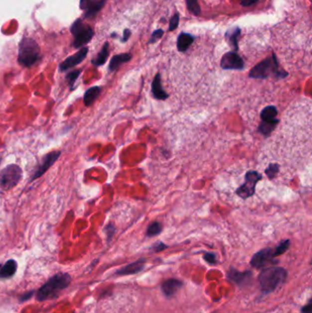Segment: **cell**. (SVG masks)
I'll use <instances>...</instances> for the list:
<instances>
[{"label": "cell", "mask_w": 312, "mask_h": 313, "mask_svg": "<svg viewBox=\"0 0 312 313\" xmlns=\"http://www.w3.org/2000/svg\"><path fill=\"white\" fill-rule=\"evenodd\" d=\"M71 283V277L66 273H59L50 278L42 286L37 293V299L39 302L48 301L58 296L59 292L66 289Z\"/></svg>", "instance_id": "obj_1"}, {"label": "cell", "mask_w": 312, "mask_h": 313, "mask_svg": "<svg viewBox=\"0 0 312 313\" xmlns=\"http://www.w3.org/2000/svg\"><path fill=\"white\" fill-rule=\"evenodd\" d=\"M271 75L280 79L285 78L289 75L286 71L279 68V62L275 53L272 54V56L259 62L249 73V77L254 79H267Z\"/></svg>", "instance_id": "obj_2"}, {"label": "cell", "mask_w": 312, "mask_h": 313, "mask_svg": "<svg viewBox=\"0 0 312 313\" xmlns=\"http://www.w3.org/2000/svg\"><path fill=\"white\" fill-rule=\"evenodd\" d=\"M287 276L288 272L283 268L272 267L264 269L258 278L260 288L263 292L269 293L276 291L279 286L284 283Z\"/></svg>", "instance_id": "obj_3"}, {"label": "cell", "mask_w": 312, "mask_h": 313, "mask_svg": "<svg viewBox=\"0 0 312 313\" xmlns=\"http://www.w3.org/2000/svg\"><path fill=\"white\" fill-rule=\"evenodd\" d=\"M39 56L38 43L31 38H23L18 46V62L24 67H31L39 61Z\"/></svg>", "instance_id": "obj_4"}, {"label": "cell", "mask_w": 312, "mask_h": 313, "mask_svg": "<svg viewBox=\"0 0 312 313\" xmlns=\"http://www.w3.org/2000/svg\"><path fill=\"white\" fill-rule=\"evenodd\" d=\"M71 32L74 37L73 46L75 48H81L88 43L94 36V30L88 25H85L81 19H77L73 23Z\"/></svg>", "instance_id": "obj_5"}, {"label": "cell", "mask_w": 312, "mask_h": 313, "mask_svg": "<svg viewBox=\"0 0 312 313\" xmlns=\"http://www.w3.org/2000/svg\"><path fill=\"white\" fill-rule=\"evenodd\" d=\"M22 178V170L16 164H11L0 173V186L4 190H9L19 182Z\"/></svg>", "instance_id": "obj_6"}, {"label": "cell", "mask_w": 312, "mask_h": 313, "mask_svg": "<svg viewBox=\"0 0 312 313\" xmlns=\"http://www.w3.org/2000/svg\"><path fill=\"white\" fill-rule=\"evenodd\" d=\"M245 178V183L241 185L239 188L235 190V193L236 195L239 196L240 198L246 200L255 194L256 186L257 182L262 179V175L256 170H250L246 172Z\"/></svg>", "instance_id": "obj_7"}, {"label": "cell", "mask_w": 312, "mask_h": 313, "mask_svg": "<svg viewBox=\"0 0 312 313\" xmlns=\"http://www.w3.org/2000/svg\"><path fill=\"white\" fill-rule=\"evenodd\" d=\"M221 67L223 70H243L245 62L236 51H229L222 58Z\"/></svg>", "instance_id": "obj_8"}, {"label": "cell", "mask_w": 312, "mask_h": 313, "mask_svg": "<svg viewBox=\"0 0 312 313\" xmlns=\"http://www.w3.org/2000/svg\"><path fill=\"white\" fill-rule=\"evenodd\" d=\"M274 250L272 248H265L255 254L251 259V266L256 269H262L268 264L274 261Z\"/></svg>", "instance_id": "obj_9"}, {"label": "cell", "mask_w": 312, "mask_h": 313, "mask_svg": "<svg viewBox=\"0 0 312 313\" xmlns=\"http://www.w3.org/2000/svg\"><path fill=\"white\" fill-rule=\"evenodd\" d=\"M60 155H61V151H52V152H50L44 156L42 161L39 164V167L35 170V173L32 177V180L38 179L40 176H42L53 165V163L55 162L56 160L59 158Z\"/></svg>", "instance_id": "obj_10"}, {"label": "cell", "mask_w": 312, "mask_h": 313, "mask_svg": "<svg viewBox=\"0 0 312 313\" xmlns=\"http://www.w3.org/2000/svg\"><path fill=\"white\" fill-rule=\"evenodd\" d=\"M87 52H88L87 47L82 48L77 53H75L74 55H72V56L68 57L66 60H64L63 62H61V65H60V70L61 72H64V71H67L69 69L78 65L79 63H81L85 59V57L87 55Z\"/></svg>", "instance_id": "obj_11"}, {"label": "cell", "mask_w": 312, "mask_h": 313, "mask_svg": "<svg viewBox=\"0 0 312 313\" xmlns=\"http://www.w3.org/2000/svg\"><path fill=\"white\" fill-rule=\"evenodd\" d=\"M152 95L157 100H166L168 95L163 90L161 84V76L159 73H156L155 78L152 82Z\"/></svg>", "instance_id": "obj_12"}, {"label": "cell", "mask_w": 312, "mask_h": 313, "mask_svg": "<svg viewBox=\"0 0 312 313\" xmlns=\"http://www.w3.org/2000/svg\"><path fill=\"white\" fill-rule=\"evenodd\" d=\"M228 278L235 282L236 284L243 285V284H246L248 280H251L252 273L250 271L239 272L236 269H231L229 271Z\"/></svg>", "instance_id": "obj_13"}, {"label": "cell", "mask_w": 312, "mask_h": 313, "mask_svg": "<svg viewBox=\"0 0 312 313\" xmlns=\"http://www.w3.org/2000/svg\"><path fill=\"white\" fill-rule=\"evenodd\" d=\"M145 267V259H140L134 263L129 264L125 268L119 269L117 272V275H133L142 271Z\"/></svg>", "instance_id": "obj_14"}, {"label": "cell", "mask_w": 312, "mask_h": 313, "mask_svg": "<svg viewBox=\"0 0 312 313\" xmlns=\"http://www.w3.org/2000/svg\"><path fill=\"white\" fill-rule=\"evenodd\" d=\"M182 283L178 280H167L162 284L161 290L165 296L171 297L181 288Z\"/></svg>", "instance_id": "obj_15"}, {"label": "cell", "mask_w": 312, "mask_h": 313, "mask_svg": "<svg viewBox=\"0 0 312 313\" xmlns=\"http://www.w3.org/2000/svg\"><path fill=\"white\" fill-rule=\"evenodd\" d=\"M194 39H195V37L190 35V34L184 33V32L179 34L178 41H177V48H178V51L185 52L190 48V45L192 44Z\"/></svg>", "instance_id": "obj_16"}, {"label": "cell", "mask_w": 312, "mask_h": 313, "mask_svg": "<svg viewBox=\"0 0 312 313\" xmlns=\"http://www.w3.org/2000/svg\"><path fill=\"white\" fill-rule=\"evenodd\" d=\"M131 58H132V55L130 53H122V54H118L113 57L109 64V71L110 72L116 71L122 65L123 63L129 62Z\"/></svg>", "instance_id": "obj_17"}, {"label": "cell", "mask_w": 312, "mask_h": 313, "mask_svg": "<svg viewBox=\"0 0 312 313\" xmlns=\"http://www.w3.org/2000/svg\"><path fill=\"white\" fill-rule=\"evenodd\" d=\"M17 263L14 260L6 261L4 266L0 267V279L11 278L16 273Z\"/></svg>", "instance_id": "obj_18"}, {"label": "cell", "mask_w": 312, "mask_h": 313, "mask_svg": "<svg viewBox=\"0 0 312 313\" xmlns=\"http://www.w3.org/2000/svg\"><path fill=\"white\" fill-rule=\"evenodd\" d=\"M101 94V88L99 86H95L86 91L84 94V103L86 107L92 106L95 101L98 98Z\"/></svg>", "instance_id": "obj_19"}, {"label": "cell", "mask_w": 312, "mask_h": 313, "mask_svg": "<svg viewBox=\"0 0 312 313\" xmlns=\"http://www.w3.org/2000/svg\"><path fill=\"white\" fill-rule=\"evenodd\" d=\"M279 123V119L274 121H261L258 126V132L264 135L265 137H268L273 132Z\"/></svg>", "instance_id": "obj_20"}, {"label": "cell", "mask_w": 312, "mask_h": 313, "mask_svg": "<svg viewBox=\"0 0 312 313\" xmlns=\"http://www.w3.org/2000/svg\"><path fill=\"white\" fill-rule=\"evenodd\" d=\"M240 32H241L240 28L235 27V28L229 29L225 35L226 39H228L229 43L232 45V47H234V51L238 50V38H239Z\"/></svg>", "instance_id": "obj_21"}, {"label": "cell", "mask_w": 312, "mask_h": 313, "mask_svg": "<svg viewBox=\"0 0 312 313\" xmlns=\"http://www.w3.org/2000/svg\"><path fill=\"white\" fill-rule=\"evenodd\" d=\"M277 116H278V109H277V107H274V106L265 107L260 114V118L262 119L261 121L277 120L278 119Z\"/></svg>", "instance_id": "obj_22"}, {"label": "cell", "mask_w": 312, "mask_h": 313, "mask_svg": "<svg viewBox=\"0 0 312 313\" xmlns=\"http://www.w3.org/2000/svg\"><path fill=\"white\" fill-rule=\"evenodd\" d=\"M109 56V44L106 42L105 45L103 46L102 50H101L99 54L95 58V60H93L92 62L95 66H101L103 64H105L107 60V58Z\"/></svg>", "instance_id": "obj_23"}, {"label": "cell", "mask_w": 312, "mask_h": 313, "mask_svg": "<svg viewBox=\"0 0 312 313\" xmlns=\"http://www.w3.org/2000/svg\"><path fill=\"white\" fill-rule=\"evenodd\" d=\"M105 4H106V0H99V1L95 2L94 4L90 5V6L85 9L84 17H87V18H88V17H95V15L103 8V6H105Z\"/></svg>", "instance_id": "obj_24"}, {"label": "cell", "mask_w": 312, "mask_h": 313, "mask_svg": "<svg viewBox=\"0 0 312 313\" xmlns=\"http://www.w3.org/2000/svg\"><path fill=\"white\" fill-rule=\"evenodd\" d=\"M162 224L159 222H153L152 224H150V226L148 227L147 230V235L149 237H153L158 235L162 232Z\"/></svg>", "instance_id": "obj_25"}, {"label": "cell", "mask_w": 312, "mask_h": 313, "mask_svg": "<svg viewBox=\"0 0 312 313\" xmlns=\"http://www.w3.org/2000/svg\"><path fill=\"white\" fill-rule=\"evenodd\" d=\"M186 5H187L188 9L193 15L199 16L201 14V7L198 3V0H186Z\"/></svg>", "instance_id": "obj_26"}, {"label": "cell", "mask_w": 312, "mask_h": 313, "mask_svg": "<svg viewBox=\"0 0 312 313\" xmlns=\"http://www.w3.org/2000/svg\"><path fill=\"white\" fill-rule=\"evenodd\" d=\"M279 165L278 163H271L268 168H266L265 173L268 176L269 179H273L277 177L279 173Z\"/></svg>", "instance_id": "obj_27"}, {"label": "cell", "mask_w": 312, "mask_h": 313, "mask_svg": "<svg viewBox=\"0 0 312 313\" xmlns=\"http://www.w3.org/2000/svg\"><path fill=\"white\" fill-rule=\"evenodd\" d=\"M290 246V241L289 239L282 241L279 246L276 247V249L274 250V257H279L280 255L284 254L285 252L289 249Z\"/></svg>", "instance_id": "obj_28"}, {"label": "cell", "mask_w": 312, "mask_h": 313, "mask_svg": "<svg viewBox=\"0 0 312 313\" xmlns=\"http://www.w3.org/2000/svg\"><path fill=\"white\" fill-rule=\"evenodd\" d=\"M178 23H179V14L177 12V13H175V15L171 17V19L169 21L168 30L172 31L174 29H176V28H178Z\"/></svg>", "instance_id": "obj_29"}, {"label": "cell", "mask_w": 312, "mask_h": 313, "mask_svg": "<svg viewBox=\"0 0 312 313\" xmlns=\"http://www.w3.org/2000/svg\"><path fill=\"white\" fill-rule=\"evenodd\" d=\"M80 73H81V71H73L72 73H70L68 74L66 79L68 80V83H69V84H70L72 87H73V84L75 83V81L78 78Z\"/></svg>", "instance_id": "obj_30"}, {"label": "cell", "mask_w": 312, "mask_h": 313, "mask_svg": "<svg viewBox=\"0 0 312 313\" xmlns=\"http://www.w3.org/2000/svg\"><path fill=\"white\" fill-rule=\"evenodd\" d=\"M163 34H164V30H162V29H156V30H155V31L152 33V36H151L149 43H155L158 39H161Z\"/></svg>", "instance_id": "obj_31"}, {"label": "cell", "mask_w": 312, "mask_h": 313, "mask_svg": "<svg viewBox=\"0 0 312 313\" xmlns=\"http://www.w3.org/2000/svg\"><path fill=\"white\" fill-rule=\"evenodd\" d=\"M203 258H204V260L206 261L207 263L212 264V265L216 263V256L213 253H209V252L204 253Z\"/></svg>", "instance_id": "obj_32"}, {"label": "cell", "mask_w": 312, "mask_h": 313, "mask_svg": "<svg viewBox=\"0 0 312 313\" xmlns=\"http://www.w3.org/2000/svg\"><path fill=\"white\" fill-rule=\"evenodd\" d=\"M167 246H166L164 243H162V242H156L155 243L153 246L151 247V249L153 250L154 252H160L162 250H164V249H166L167 248Z\"/></svg>", "instance_id": "obj_33"}, {"label": "cell", "mask_w": 312, "mask_h": 313, "mask_svg": "<svg viewBox=\"0 0 312 313\" xmlns=\"http://www.w3.org/2000/svg\"><path fill=\"white\" fill-rule=\"evenodd\" d=\"M106 234H107L108 240H110L112 237H113V235H114V234H115V232H116V228H115V226H114L113 224H109L106 227Z\"/></svg>", "instance_id": "obj_34"}, {"label": "cell", "mask_w": 312, "mask_h": 313, "mask_svg": "<svg viewBox=\"0 0 312 313\" xmlns=\"http://www.w3.org/2000/svg\"><path fill=\"white\" fill-rule=\"evenodd\" d=\"M95 2H96V0H81L80 7L83 8V9H86L90 5L94 4Z\"/></svg>", "instance_id": "obj_35"}, {"label": "cell", "mask_w": 312, "mask_h": 313, "mask_svg": "<svg viewBox=\"0 0 312 313\" xmlns=\"http://www.w3.org/2000/svg\"><path fill=\"white\" fill-rule=\"evenodd\" d=\"M238 1L242 6H250L255 5L258 0H238Z\"/></svg>", "instance_id": "obj_36"}, {"label": "cell", "mask_w": 312, "mask_h": 313, "mask_svg": "<svg viewBox=\"0 0 312 313\" xmlns=\"http://www.w3.org/2000/svg\"><path fill=\"white\" fill-rule=\"evenodd\" d=\"M301 312H302V313H312V302H309L306 306H304V307L302 308Z\"/></svg>", "instance_id": "obj_37"}, {"label": "cell", "mask_w": 312, "mask_h": 313, "mask_svg": "<svg viewBox=\"0 0 312 313\" xmlns=\"http://www.w3.org/2000/svg\"><path fill=\"white\" fill-rule=\"evenodd\" d=\"M130 30L129 29H125L124 30V39H122L123 42H126V41H128V39H129V37H130Z\"/></svg>", "instance_id": "obj_38"}, {"label": "cell", "mask_w": 312, "mask_h": 313, "mask_svg": "<svg viewBox=\"0 0 312 313\" xmlns=\"http://www.w3.org/2000/svg\"><path fill=\"white\" fill-rule=\"evenodd\" d=\"M31 295H32V292L28 293V295H25V296H23L22 298H21V301H26V300H28V298H29V297H31Z\"/></svg>", "instance_id": "obj_39"}, {"label": "cell", "mask_w": 312, "mask_h": 313, "mask_svg": "<svg viewBox=\"0 0 312 313\" xmlns=\"http://www.w3.org/2000/svg\"><path fill=\"white\" fill-rule=\"evenodd\" d=\"M0 267H1V265H0Z\"/></svg>", "instance_id": "obj_40"}]
</instances>
